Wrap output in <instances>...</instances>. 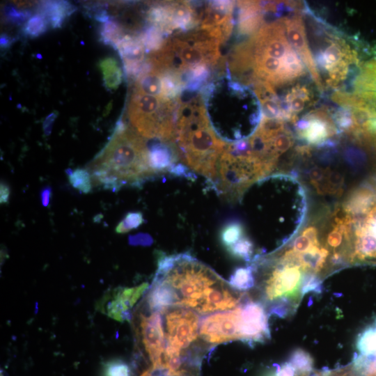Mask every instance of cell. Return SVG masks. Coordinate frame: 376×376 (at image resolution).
<instances>
[{
    "label": "cell",
    "mask_w": 376,
    "mask_h": 376,
    "mask_svg": "<svg viewBox=\"0 0 376 376\" xmlns=\"http://www.w3.org/2000/svg\"><path fill=\"white\" fill-rule=\"evenodd\" d=\"M243 295L210 267L180 253L159 260L147 299L153 311L180 306L206 315L235 308Z\"/></svg>",
    "instance_id": "cell-1"
},
{
    "label": "cell",
    "mask_w": 376,
    "mask_h": 376,
    "mask_svg": "<svg viewBox=\"0 0 376 376\" xmlns=\"http://www.w3.org/2000/svg\"><path fill=\"white\" fill-rule=\"evenodd\" d=\"M201 97L213 130L225 143L251 136L262 120L255 95L228 73L207 83Z\"/></svg>",
    "instance_id": "cell-2"
},
{
    "label": "cell",
    "mask_w": 376,
    "mask_h": 376,
    "mask_svg": "<svg viewBox=\"0 0 376 376\" xmlns=\"http://www.w3.org/2000/svg\"><path fill=\"white\" fill-rule=\"evenodd\" d=\"M325 227L338 233L342 243L333 264L376 263V189L358 187L334 207Z\"/></svg>",
    "instance_id": "cell-3"
},
{
    "label": "cell",
    "mask_w": 376,
    "mask_h": 376,
    "mask_svg": "<svg viewBox=\"0 0 376 376\" xmlns=\"http://www.w3.org/2000/svg\"><path fill=\"white\" fill-rule=\"evenodd\" d=\"M196 93L185 91L182 95L173 143L182 164L205 176L211 186L226 143L213 130L202 97Z\"/></svg>",
    "instance_id": "cell-4"
},
{
    "label": "cell",
    "mask_w": 376,
    "mask_h": 376,
    "mask_svg": "<svg viewBox=\"0 0 376 376\" xmlns=\"http://www.w3.org/2000/svg\"><path fill=\"white\" fill-rule=\"evenodd\" d=\"M181 95L158 72L149 71L135 81L128 117L139 136L173 143Z\"/></svg>",
    "instance_id": "cell-5"
},
{
    "label": "cell",
    "mask_w": 376,
    "mask_h": 376,
    "mask_svg": "<svg viewBox=\"0 0 376 376\" xmlns=\"http://www.w3.org/2000/svg\"><path fill=\"white\" fill-rule=\"evenodd\" d=\"M89 168L95 181L114 191L126 184L136 186L157 174L149 165L145 141L122 120Z\"/></svg>",
    "instance_id": "cell-6"
},
{
    "label": "cell",
    "mask_w": 376,
    "mask_h": 376,
    "mask_svg": "<svg viewBox=\"0 0 376 376\" xmlns=\"http://www.w3.org/2000/svg\"><path fill=\"white\" fill-rule=\"evenodd\" d=\"M159 311L165 337V350L159 371L173 362L200 368L202 357L210 349L199 335L198 314L180 306H169Z\"/></svg>",
    "instance_id": "cell-7"
},
{
    "label": "cell",
    "mask_w": 376,
    "mask_h": 376,
    "mask_svg": "<svg viewBox=\"0 0 376 376\" xmlns=\"http://www.w3.org/2000/svg\"><path fill=\"white\" fill-rule=\"evenodd\" d=\"M264 178L246 139L226 144L218 161L216 178L210 187L227 201L235 202L242 198L254 182Z\"/></svg>",
    "instance_id": "cell-8"
},
{
    "label": "cell",
    "mask_w": 376,
    "mask_h": 376,
    "mask_svg": "<svg viewBox=\"0 0 376 376\" xmlns=\"http://www.w3.org/2000/svg\"><path fill=\"white\" fill-rule=\"evenodd\" d=\"M237 308L240 340L252 346L270 338L269 314L261 301L253 300L244 294Z\"/></svg>",
    "instance_id": "cell-9"
},
{
    "label": "cell",
    "mask_w": 376,
    "mask_h": 376,
    "mask_svg": "<svg viewBox=\"0 0 376 376\" xmlns=\"http://www.w3.org/2000/svg\"><path fill=\"white\" fill-rule=\"evenodd\" d=\"M199 335L209 349L221 343L240 340L237 306L232 310L213 313L201 318Z\"/></svg>",
    "instance_id": "cell-10"
},
{
    "label": "cell",
    "mask_w": 376,
    "mask_h": 376,
    "mask_svg": "<svg viewBox=\"0 0 376 376\" xmlns=\"http://www.w3.org/2000/svg\"><path fill=\"white\" fill-rule=\"evenodd\" d=\"M297 137L308 145L318 148L334 147L330 138L338 131L335 123L324 110L313 111L295 123Z\"/></svg>",
    "instance_id": "cell-11"
},
{
    "label": "cell",
    "mask_w": 376,
    "mask_h": 376,
    "mask_svg": "<svg viewBox=\"0 0 376 376\" xmlns=\"http://www.w3.org/2000/svg\"><path fill=\"white\" fill-rule=\"evenodd\" d=\"M150 310L148 315H143L139 323L142 345L154 370H159L165 350V337L160 311Z\"/></svg>",
    "instance_id": "cell-12"
},
{
    "label": "cell",
    "mask_w": 376,
    "mask_h": 376,
    "mask_svg": "<svg viewBox=\"0 0 376 376\" xmlns=\"http://www.w3.org/2000/svg\"><path fill=\"white\" fill-rule=\"evenodd\" d=\"M282 20L290 45L294 47L295 52L306 65L318 89L322 91L324 86L306 40L301 17L297 14L290 17H283Z\"/></svg>",
    "instance_id": "cell-13"
},
{
    "label": "cell",
    "mask_w": 376,
    "mask_h": 376,
    "mask_svg": "<svg viewBox=\"0 0 376 376\" xmlns=\"http://www.w3.org/2000/svg\"><path fill=\"white\" fill-rule=\"evenodd\" d=\"M148 287L147 283L132 288L115 289L111 294L110 300H104L105 312L109 317L118 321H124L130 318L129 310Z\"/></svg>",
    "instance_id": "cell-14"
},
{
    "label": "cell",
    "mask_w": 376,
    "mask_h": 376,
    "mask_svg": "<svg viewBox=\"0 0 376 376\" xmlns=\"http://www.w3.org/2000/svg\"><path fill=\"white\" fill-rule=\"evenodd\" d=\"M178 161H179L178 152L173 143L156 140L150 145L148 162L150 168L156 173L169 171Z\"/></svg>",
    "instance_id": "cell-15"
},
{
    "label": "cell",
    "mask_w": 376,
    "mask_h": 376,
    "mask_svg": "<svg viewBox=\"0 0 376 376\" xmlns=\"http://www.w3.org/2000/svg\"><path fill=\"white\" fill-rule=\"evenodd\" d=\"M76 10L72 3L64 1H46L40 3L38 11L47 19L52 28L62 26L64 21Z\"/></svg>",
    "instance_id": "cell-16"
},
{
    "label": "cell",
    "mask_w": 376,
    "mask_h": 376,
    "mask_svg": "<svg viewBox=\"0 0 376 376\" xmlns=\"http://www.w3.org/2000/svg\"><path fill=\"white\" fill-rule=\"evenodd\" d=\"M99 67L102 71L105 87L108 90H116L123 79V72L118 61L113 57L101 60Z\"/></svg>",
    "instance_id": "cell-17"
},
{
    "label": "cell",
    "mask_w": 376,
    "mask_h": 376,
    "mask_svg": "<svg viewBox=\"0 0 376 376\" xmlns=\"http://www.w3.org/2000/svg\"><path fill=\"white\" fill-rule=\"evenodd\" d=\"M356 347L361 357L370 363L376 361V327H370L364 329L358 336Z\"/></svg>",
    "instance_id": "cell-18"
},
{
    "label": "cell",
    "mask_w": 376,
    "mask_h": 376,
    "mask_svg": "<svg viewBox=\"0 0 376 376\" xmlns=\"http://www.w3.org/2000/svg\"><path fill=\"white\" fill-rule=\"evenodd\" d=\"M229 284L235 290H247L254 287L256 276L251 264L236 268L230 276Z\"/></svg>",
    "instance_id": "cell-19"
},
{
    "label": "cell",
    "mask_w": 376,
    "mask_h": 376,
    "mask_svg": "<svg viewBox=\"0 0 376 376\" xmlns=\"http://www.w3.org/2000/svg\"><path fill=\"white\" fill-rule=\"evenodd\" d=\"M123 25L120 23L109 19L103 23L100 29L101 40L107 45L116 49L122 38L127 34Z\"/></svg>",
    "instance_id": "cell-20"
},
{
    "label": "cell",
    "mask_w": 376,
    "mask_h": 376,
    "mask_svg": "<svg viewBox=\"0 0 376 376\" xmlns=\"http://www.w3.org/2000/svg\"><path fill=\"white\" fill-rule=\"evenodd\" d=\"M288 362L294 367L297 376L311 372L313 366L312 357L301 348H297L290 353Z\"/></svg>",
    "instance_id": "cell-21"
},
{
    "label": "cell",
    "mask_w": 376,
    "mask_h": 376,
    "mask_svg": "<svg viewBox=\"0 0 376 376\" xmlns=\"http://www.w3.org/2000/svg\"><path fill=\"white\" fill-rule=\"evenodd\" d=\"M70 185L80 192L88 194L92 189L91 176L84 169H77L74 171L66 170Z\"/></svg>",
    "instance_id": "cell-22"
},
{
    "label": "cell",
    "mask_w": 376,
    "mask_h": 376,
    "mask_svg": "<svg viewBox=\"0 0 376 376\" xmlns=\"http://www.w3.org/2000/svg\"><path fill=\"white\" fill-rule=\"evenodd\" d=\"M245 236L244 228L238 221L227 224L221 231V242L226 249Z\"/></svg>",
    "instance_id": "cell-23"
},
{
    "label": "cell",
    "mask_w": 376,
    "mask_h": 376,
    "mask_svg": "<svg viewBox=\"0 0 376 376\" xmlns=\"http://www.w3.org/2000/svg\"><path fill=\"white\" fill-rule=\"evenodd\" d=\"M228 251L233 256L251 261L254 252V244L246 235L239 240L236 243L227 248Z\"/></svg>",
    "instance_id": "cell-24"
},
{
    "label": "cell",
    "mask_w": 376,
    "mask_h": 376,
    "mask_svg": "<svg viewBox=\"0 0 376 376\" xmlns=\"http://www.w3.org/2000/svg\"><path fill=\"white\" fill-rule=\"evenodd\" d=\"M48 25L46 18L38 12L24 24L22 30L26 36L36 38L43 34L47 31Z\"/></svg>",
    "instance_id": "cell-25"
},
{
    "label": "cell",
    "mask_w": 376,
    "mask_h": 376,
    "mask_svg": "<svg viewBox=\"0 0 376 376\" xmlns=\"http://www.w3.org/2000/svg\"><path fill=\"white\" fill-rule=\"evenodd\" d=\"M353 134L359 142L369 148L376 156V118H371L363 130Z\"/></svg>",
    "instance_id": "cell-26"
},
{
    "label": "cell",
    "mask_w": 376,
    "mask_h": 376,
    "mask_svg": "<svg viewBox=\"0 0 376 376\" xmlns=\"http://www.w3.org/2000/svg\"><path fill=\"white\" fill-rule=\"evenodd\" d=\"M4 16L10 23L21 25L25 24L32 16V13L29 9L16 8L12 5H8L4 8Z\"/></svg>",
    "instance_id": "cell-27"
},
{
    "label": "cell",
    "mask_w": 376,
    "mask_h": 376,
    "mask_svg": "<svg viewBox=\"0 0 376 376\" xmlns=\"http://www.w3.org/2000/svg\"><path fill=\"white\" fill-rule=\"evenodd\" d=\"M143 222V214L140 212H128L116 227L117 233H125L138 228Z\"/></svg>",
    "instance_id": "cell-28"
},
{
    "label": "cell",
    "mask_w": 376,
    "mask_h": 376,
    "mask_svg": "<svg viewBox=\"0 0 376 376\" xmlns=\"http://www.w3.org/2000/svg\"><path fill=\"white\" fill-rule=\"evenodd\" d=\"M104 376H130V369L124 361L114 359L106 363Z\"/></svg>",
    "instance_id": "cell-29"
},
{
    "label": "cell",
    "mask_w": 376,
    "mask_h": 376,
    "mask_svg": "<svg viewBox=\"0 0 376 376\" xmlns=\"http://www.w3.org/2000/svg\"><path fill=\"white\" fill-rule=\"evenodd\" d=\"M322 291V281L318 277L317 274L311 273L306 274L301 286L300 294L302 296L310 292L320 294Z\"/></svg>",
    "instance_id": "cell-30"
},
{
    "label": "cell",
    "mask_w": 376,
    "mask_h": 376,
    "mask_svg": "<svg viewBox=\"0 0 376 376\" xmlns=\"http://www.w3.org/2000/svg\"><path fill=\"white\" fill-rule=\"evenodd\" d=\"M274 370L267 372L264 376H295L296 373L294 367L286 361L281 366L278 364H274Z\"/></svg>",
    "instance_id": "cell-31"
},
{
    "label": "cell",
    "mask_w": 376,
    "mask_h": 376,
    "mask_svg": "<svg viewBox=\"0 0 376 376\" xmlns=\"http://www.w3.org/2000/svg\"><path fill=\"white\" fill-rule=\"evenodd\" d=\"M58 116L57 112H52L49 114L42 123V129L45 136H48L52 132L53 124Z\"/></svg>",
    "instance_id": "cell-32"
},
{
    "label": "cell",
    "mask_w": 376,
    "mask_h": 376,
    "mask_svg": "<svg viewBox=\"0 0 376 376\" xmlns=\"http://www.w3.org/2000/svg\"><path fill=\"white\" fill-rule=\"evenodd\" d=\"M52 196V189L49 186L43 187L40 192V202L42 206L47 207L49 205Z\"/></svg>",
    "instance_id": "cell-33"
},
{
    "label": "cell",
    "mask_w": 376,
    "mask_h": 376,
    "mask_svg": "<svg viewBox=\"0 0 376 376\" xmlns=\"http://www.w3.org/2000/svg\"><path fill=\"white\" fill-rule=\"evenodd\" d=\"M10 190L8 185L5 182H1L0 186V202L1 204H6L9 201Z\"/></svg>",
    "instance_id": "cell-34"
},
{
    "label": "cell",
    "mask_w": 376,
    "mask_h": 376,
    "mask_svg": "<svg viewBox=\"0 0 376 376\" xmlns=\"http://www.w3.org/2000/svg\"><path fill=\"white\" fill-rule=\"evenodd\" d=\"M151 241V238L146 234H138L130 237V242L134 244H148Z\"/></svg>",
    "instance_id": "cell-35"
},
{
    "label": "cell",
    "mask_w": 376,
    "mask_h": 376,
    "mask_svg": "<svg viewBox=\"0 0 376 376\" xmlns=\"http://www.w3.org/2000/svg\"><path fill=\"white\" fill-rule=\"evenodd\" d=\"M13 42V39L8 36L7 34H2L1 36V48H8L9 47Z\"/></svg>",
    "instance_id": "cell-36"
},
{
    "label": "cell",
    "mask_w": 376,
    "mask_h": 376,
    "mask_svg": "<svg viewBox=\"0 0 376 376\" xmlns=\"http://www.w3.org/2000/svg\"><path fill=\"white\" fill-rule=\"evenodd\" d=\"M141 376H162L160 371L154 370L152 367L142 373Z\"/></svg>",
    "instance_id": "cell-37"
},
{
    "label": "cell",
    "mask_w": 376,
    "mask_h": 376,
    "mask_svg": "<svg viewBox=\"0 0 376 376\" xmlns=\"http://www.w3.org/2000/svg\"><path fill=\"white\" fill-rule=\"evenodd\" d=\"M366 376H376V361L373 363L369 368L367 369Z\"/></svg>",
    "instance_id": "cell-38"
},
{
    "label": "cell",
    "mask_w": 376,
    "mask_h": 376,
    "mask_svg": "<svg viewBox=\"0 0 376 376\" xmlns=\"http://www.w3.org/2000/svg\"><path fill=\"white\" fill-rule=\"evenodd\" d=\"M374 326L376 327V319L375 320V325Z\"/></svg>",
    "instance_id": "cell-39"
},
{
    "label": "cell",
    "mask_w": 376,
    "mask_h": 376,
    "mask_svg": "<svg viewBox=\"0 0 376 376\" xmlns=\"http://www.w3.org/2000/svg\"><path fill=\"white\" fill-rule=\"evenodd\" d=\"M375 91H376V89H375Z\"/></svg>",
    "instance_id": "cell-40"
}]
</instances>
